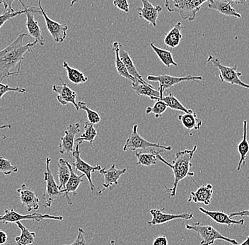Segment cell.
I'll list each match as a JSON object with an SVG mask.
<instances>
[{"label":"cell","mask_w":249,"mask_h":245,"mask_svg":"<svg viewBox=\"0 0 249 245\" xmlns=\"http://www.w3.org/2000/svg\"><path fill=\"white\" fill-rule=\"evenodd\" d=\"M29 35L25 33L19 34L9 46L0 51V81L18 76V73L12 71L14 68H17V71L21 73V63L24 60L25 55L31 52L33 48L38 43L34 41L24 44L23 39Z\"/></svg>","instance_id":"cell-1"},{"label":"cell","mask_w":249,"mask_h":245,"mask_svg":"<svg viewBox=\"0 0 249 245\" xmlns=\"http://www.w3.org/2000/svg\"><path fill=\"white\" fill-rule=\"evenodd\" d=\"M197 146H194L192 150H185V151L177 152L172 165L166 161L160 155V152L157 154V159L163 162L164 165L169 167L174 173V181L172 188H169L164 187L168 192H170V197H175L179 182H181L188 176L192 177L194 176V172L190 171V169L192 167L191 160L194 158V154L197 151Z\"/></svg>","instance_id":"cell-2"},{"label":"cell","mask_w":249,"mask_h":245,"mask_svg":"<svg viewBox=\"0 0 249 245\" xmlns=\"http://www.w3.org/2000/svg\"><path fill=\"white\" fill-rule=\"evenodd\" d=\"M209 0H165V7L170 13H177L183 21H194L202 4Z\"/></svg>","instance_id":"cell-3"},{"label":"cell","mask_w":249,"mask_h":245,"mask_svg":"<svg viewBox=\"0 0 249 245\" xmlns=\"http://www.w3.org/2000/svg\"><path fill=\"white\" fill-rule=\"evenodd\" d=\"M186 229L187 230L194 231L202 238L200 242L201 245H213L216 240H223L231 245H239V243L236 240L224 236L214 227L208 225L203 226L199 222L193 223V224H187Z\"/></svg>","instance_id":"cell-4"},{"label":"cell","mask_w":249,"mask_h":245,"mask_svg":"<svg viewBox=\"0 0 249 245\" xmlns=\"http://www.w3.org/2000/svg\"><path fill=\"white\" fill-rule=\"evenodd\" d=\"M205 63H210L215 66L219 71V79L222 82H227L231 85H237L249 90V84L241 81L242 73L237 72V65L233 67L226 66L222 65L218 59L213 56H209Z\"/></svg>","instance_id":"cell-5"},{"label":"cell","mask_w":249,"mask_h":245,"mask_svg":"<svg viewBox=\"0 0 249 245\" xmlns=\"http://www.w3.org/2000/svg\"><path fill=\"white\" fill-rule=\"evenodd\" d=\"M138 125H134L131 133L129 135L124 143V152L129 151H136L138 150H145L152 148H158V149L163 150L165 151H172V148L171 146H161L159 143H151V142L147 141L138 133Z\"/></svg>","instance_id":"cell-6"},{"label":"cell","mask_w":249,"mask_h":245,"mask_svg":"<svg viewBox=\"0 0 249 245\" xmlns=\"http://www.w3.org/2000/svg\"><path fill=\"white\" fill-rule=\"evenodd\" d=\"M51 158L47 157L46 160V171L44 172L45 181L46 183V191L43 193L44 204L43 207H51L54 200L62 195L61 190L59 189V185L56 183L52 170L51 168Z\"/></svg>","instance_id":"cell-7"},{"label":"cell","mask_w":249,"mask_h":245,"mask_svg":"<svg viewBox=\"0 0 249 245\" xmlns=\"http://www.w3.org/2000/svg\"><path fill=\"white\" fill-rule=\"evenodd\" d=\"M45 219L62 221H63L64 218L62 216H55V215L43 214V213H31L29 215H21V213L16 212L14 209L5 210L4 215L0 217V221H1L3 224L15 223L17 221H26V220H31V221L40 223V221Z\"/></svg>","instance_id":"cell-8"},{"label":"cell","mask_w":249,"mask_h":245,"mask_svg":"<svg viewBox=\"0 0 249 245\" xmlns=\"http://www.w3.org/2000/svg\"><path fill=\"white\" fill-rule=\"evenodd\" d=\"M147 79L149 82H157L160 84L159 87V91H160L161 97L162 98L163 93L166 90L174 87L177 84H180L182 82H186V81H198L202 80L203 77L202 76H185V77H174V76L169 75H148Z\"/></svg>","instance_id":"cell-9"},{"label":"cell","mask_w":249,"mask_h":245,"mask_svg":"<svg viewBox=\"0 0 249 245\" xmlns=\"http://www.w3.org/2000/svg\"><path fill=\"white\" fill-rule=\"evenodd\" d=\"M38 4L40 13L44 18L47 30L49 32L50 35L51 36L55 43H63L68 35V25L65 23H60L51 19L47 15L46 10L42 6V0H38Z\"/></svg>","instance_id":"cell-10"},{"label":"cell","mask_w":249,"mask_h":245,"mask_svg":"<svg viewBox=\"0 0 249 245\" xmlns=\"http://www.w3.org/2000/svg\"><path fill=\"white\" fill-rule=\"evenodd\" d=\"M79 146L80 145L77 144L75 149L72 152L73 158V167L75 169L76 171H80L82 174H85L89 183L91 191H94L96 188V186L93 183L92 179H91V174L96 171H100L101 167L100 165H96V166H91L89 164L84 161L80 157V151H79Z\"/></svg>","instance_id":"cell-11"},{"label":"cell","mask_w":249,"mask_h":245,"mask_svg":"<svg viewBox=\"0 0 249 245\" xmlns=\"http://www.w3.org/2000/svg\"><path fill=\"white\" fill-rule=\"evenodd\" d=\"M40 13V9L36 7H30L29 10L25 15L26 17V26L29 37L35 39L40 46H45L44 37L43 31L39 26L38 21L35 19L34 14Z\"/></svg>","instance_id":"cell-12"},{"label":"cell","mask_w":249,"mask_h":245,"mask_svg":"<svg viewBox=\"0 0 249 245\" xmlns=\"http://www.w3.org/2000/svg\"><path fill=\"white\" fill-rule=\"evenodd\" d=\"M164 210V207H163L162 209H152L149 213L152 215V218L150 221H148V226H157V225H163L178 219L192 220L194 218V215L192 213L171 214V213H163Z\"/></svg>","instance_id":"cell-13"},{"label":"cell","mask_w":249,"mask_h":245,"mask_svg":"<svg viewBox=\"0 0 249 245\" xmlns=\"http://www.w3.org/2000/svg\"><path fill=\"white\" fill-rule=\"evenodd\" d=\"M79 132H80V123H70L65 131V135L60 138V142L59 143L60 154H68V155L72 154L74 150L75 137Z\"/></svg>","instance_id":"cell-14"},{"label":"cell","mask_w":249,"mask_h":245,"mask_svg":"<svg viewBox=\"0 0 249 245\" xmlns=\"http://www.w3.org/2000/svg\"><path fill=\"white\" fill-rule=\"evenodd\" d=\"M60 80L61 81L62 85L54 84L52 87L53 92L57 94V101L62 106L71 104L75 108L77 112H79V108L78 107L77 103L76 102L77 93L71 90L65 82H62L61 79H60Z\"/></svg>","instance_id":"cell-15"},{"label":"cell","mask_w":249,"mask_h":245,"mask_svg":"<svg viewBox=\"0 0 249 245\" xmlns=\"http://www.w3.org/2000/svg\"><path fill=\"white\" fill-rule=\"evenodd\" d=\"M17 191L19 193L21 205L26 209L28 212L38 210L40 199L36 195L34 190L26 186V184H23Z\"/></svg>","instance_id":"cell-16"},{"label":"cell","mask_w":249,"mask_h":245,"mask_svg":"<svg viewBox=\"0 0 249 245\" xmlns=\"http://www.w3.org/2000/svg\"><path fill=\"white\" fill-rule=\"evenodd\" d=\"M141 1L142 7L138 9L139 10V18L147 21L153 27H157V19L160 12H162V7L160 5L154 6L148 0H141Z\"/></svg>","instance_id":"cell-17"},{"label":"cell","mask_w":249,"mask_h":245,"mask_svg":"<svg viewBox=\"0 0 249 245\" xmlns=\"http://www.w3.org/2000/svg\"><path fill=\"white\" fill-rule=\"evenodd\" d=\"M127 171V168L118 170L116 169V164H113L108 170L106 168H101L99 173L101 175L104 176V182L103 184L104 189L99 192V195H101L103 191H105L107 188H113V187L118 184V180L124 173Z\"/></svg>","instance_id":"cell-18"},{"label":"cell","mask_w":249,"mask_h":245,"mask_svg":"<svg viewBox=\"0 0 249 245\" xmlns=\"http://www.w3.org/2000/svg\"><path fill=\"white\" fill-rule=\"evenodd\" d=\"M68 167H69L70 170V176L69 180L67 182L65 185V188L61 190L62 194L65 196V199H67L68 205H72V202L70 199V194L72 193L73 196L77 195V191L79 186L84 182V176L85 174H81V175H77L75 171H74V168H72L70 162H68Z\"/></svg>","instance_id":"cell-19"},{"label":"cell","mask_w":249,"mask_h":245,"mask_svg":"<svg viewBox=\"0 0 249 245\" xmlns=\"http://www.w3.org/2000/svg\"><path fill=\"white\" fill-rule=\"evenodd\" d=\"M199 210L203 214L211 218L214 222L219 225H225L227 227H231V226H243L245 222L244 219L235 221L230 215L226 214L224 212L210 211V210H205L202 207H199Z\"/></svg>","instance_id":"cell-20"},{"label":"cell","mask_w":249,"mask_h":245,"mask_svg":"<svg viewBox=\"0 0 249 245\" xmlns=\"http://www.w3.org/2000/svg\"><path fill=\"white\" fill-rule=\"evenodd\" d=\"M213 194V185L210 184L201 186L196 191L191 192L188 202L195 204H203L209 206Z\"/></svg>","instance_id":"cell-21"},{"label":"cell","mask_w":249,"mask_h":245,"mask_svg":"<svg viewBox=\"0 0 249 245\" xmlns=\"http://www.w3.org/2000/svg\"><path fill=\"white\" fill-rule=\"evenodd\" d=\"M208 3L209 9L217 11L222 15L238 19L241 18V14L236 12L233 7L232 3L230 2L229 0H209Z\"/></svg>","instance_id":"cell-22"},{"label":"cell","mask_w":249,"mask_h":245,"mask_svg":"<svg viewBox=\"0 0 249 245\" xmlns=\"http://www.w3.org/2000/svg\"><path fill=\"white\" fill-rule=\"evenodd\" d=\"M132 89L139 96H146L152 101H158L161 99L160 91L155 90L151 84H146L140 81L132 82Z\"/></svg>","instance_id":"cell-23"},{"label":"cell","mask_w":249,"mask_h":245,"mask_svg":"<svg viewBox=\"0 0 249 245\" xmlns=\"http://www.w3.org/2000/svg\"><path fill=\"white\" fill-rule=\"evenodd\" d=\"M119 56L121 60L124 62V67L128 72L129 75L131 77L135 78L137 81H140V82L146 84H150L144 81L141 75H140V73H138L130 55L124 50V47L121 44H119Z\"/></svg>","instance_id":"cell-24"},{"label":"cell","mask_w":249,"mask_h":245,"mask_svg":"<svg viewBox=\"0 0 249 245\" xmlns=\"http://www.w3.org/2000/svg\"><path fill=\"white\" fill-rule=\"evenodd\" d=\"M184 29L181 22L176 23L175 26L168 32L165 37L164 42L165 45L171 49L177 48L180 44V40L183 38L181 31Z\"/></svg>","instance_id":"cell-25"},{"label":"cell","mask_w":249,"mask_h":245,"mask_svg":"<svg viewBox=\"0 0 249 245\" xmlns=\"http://www.w3.org/2000/svg\"><path fill=\"white\" fill-rule=\"evenodd\" d=\"M243 127H244L243 138L237 146L238 152H239V155H240V160H239L237 169H236L238 171H240L241 167L246 166V164H247L246 158H247L249 152V143L248 140H247V121H244Z\"/></svg>","instance_id":"cell-26"},{"label":"cell","mask_w":249,"mask_h":245,"mask_svg":"<svg viewBox=\"0 0 249 245\" xmlns=\"http://www.w3.org/2000/svg\"><path fill=\"white\" fill-rule=\"evenodd\" d=\"M178 120L188 130H200L202 125L201 119L197 117V113L193 111L191 113H185L178 115Z\"/></svg>","instance_id":"cell-27"},{"label":"cell","mask_w":249,"mask_h":245,"mask_svg":"<svg viewBox=\"0 0 249 245\" xmlns=\"http://www.w3.org/2000/svg\"><path fill=\"white\" fill-rule=\"evenodd\" d=\"M17 227L20 229L21 233L19 236L15 238L17 245H31L35 243L36 232H30L20 221L15 223Z\"/></svg>","instance_id":"cell-28"},{"label":"cell","mask_w":249,"mask_h":245,"mask_svg":"<svg viewBox=\"0 0 249 245\" xmlns=\"http://www.w3.org/2000/svg\"><path fill=\"white\" fill-rule=\"evenodd\" d=\"M163 150H160V151H155V150L151 149V153H143L142 152H135V156L138 159V165L144 167H150L157 165V154L158 152H164Z\"/></svg>","instance_id":"cell-29"},{"label":"cell","mask_w":249,"mask_h":245,"mask_svg":"<svg viewBox=\"0 0 249 245\" xmlns=\"http://www.w3.org/2000/svg\"><path fill=\"white\" fill-rule=\"evenodd\" d=\"M119 44L118 42H114L113 44V49L115 53V62H116V68L118 75L121 77L125 78L128 80L131 81L132 82H135L136 79L131 77L129 75L128 72L124 67V62L121 60L119 56Z\"/></svg>","instance_id":"cell-30"},{"label":"cell","mask_w":249,"mask_h":245,"mask_svg":"<svg viewBox=\"0 0 249 245\" xmlns=\"http://www.w3.org/2000/svg\"><path fill=\"white\" fill-rule=\"evenodd\" d=\"M151 48L153 50L154 52L157 55V57L160 59V61L162 62L165 66L170 68L171 66H177L178 64L174 60L173 55L170 51L158 48L153 43H150Z\"/></svg>","instance_id":"cell-31"},{"label":"cell","mask_w":249,"mask_h":245,"mask_svg":"<svg viewBox=\"0 0 249 245\" xmlns=\"http://www.w3.org/2000/svg\"><path fill=\"white\" fill-rule=\"evenodd\" d=\"M68 160H64L63 158H60L58 161V179L60 184H59V189L62 190L65 188L67 182L69 180L70 176V170L68 165Z\"/></svg>","instance_id":"cell-32"},{"label":"cell","mask_w":249,"mask_h":245,"mask_svg":"<svg viewBox=\"0 0 249 245\" xmlns=\"http://www.w3.org/2000/svg\"><path fill=\"white\" fill-rule=\"evenodd\" d=\"M63 68L66 70L67 75L70 82L75 84H84L88 81L83 73L75 68H71L67 62H63Z\"/></svg>","instance_id":"cell-33"},{"label":"cell","mask_w":249,"mask_h":245,"mask_svg":"<svg viewBox=\"0 0 249 245\" xmlns=\"http://www.w3.org/2000/svg\"><path fill=\"white\" fill-rule=\"evenodd\" d=\"M96 135L97 131L95 129L93 124L87 121L85 123V131L79 138L76 139L75 142L79 145L82 144L83 142H88L92 145Z\"/></svg>","instance_id":"cell-34"},{"label":"cell","mask_w":249,"mask_h":245,"mask_svg":"<svg viewBox=\"0 0 249 245\" xmlns=\"http://www.w3.org/2000/svg\"><path fill=\"white\" fill-rule=\"evenodd\" d=\"M161 99L166 103L168 108L172 109V110L178 111V112H184V113H191L193 112L192 109H186L178 99L175 97L174 94L169 93V94L163 95Z\"/></svg>","instance_id":"cell-35"},{"label":"cell","mask_w":249,"mask_h":245,"mask_svg":"<svg viewBox=\"0 0 249 245\" xmlns=\"http://www.w3.org/2000/svg\"><path fill=\"white\" fill-rule=\"evenodd\" d=\"M168 107L166 103L162 99L156 101L155 104L152 107H148L146 109L145 113L147 114L153 113L156 118H160L166 112Z\"/></svg>","instance_id":"cell-36"},{"label":"cell","mask_w":249,"mask_h":245,"mask_svg":"<svg viewBox=\"0 0 249 245\" xmlns=\"http://www.w3.org/2000/svg\"><path fill=\"white\" fill-rule=\"evenodd\" d=\"M77 104L79 109L85 111L89 122L92 123L93 125L98 124V123H100L101 116L97 112L90 109L89 108L87 107V104L84 101H79Z\"/></svg>","instance_id":"cell-37"},{"label":"cell","mask_w":249,"mask_h":245,"mask_svg":"<svg viewBox=\"0 0 249 245\" xmlns=\"http://www.w3.org/2000/svg\"><path fill=\"white\" fill-rule=\"evenodd\" d=\"M18 169L14 166L10 160L0 157V172L5 176L10 175L13 173L18 172Z\"/></svg>","instance_id":"cell-38"},{"label":"cell","mask_w":249,"mask_h":245,"mask_svg":"<svg viewBox=\"0 0 249 245\" xmlns=\"http://www.w3.org/2000/svg\"><path fill=\"white\" fill-rule=\"evenodd\" d=\"M30 9V7H26L23 9L22 10L17 11V12H11V11H7V12H3L2 15H0V29L4 26V23L15 18L17 16L22 15L23 14H26L28 11Z\"/></svg>","instance_id":"cell-39"},{"label":"cell","mask_w":249,"mask_h":245,"mask_svg":"<svg viewBox=\"0 0 249 245\" xmlns=\"http://www.w3.org/2000/svg\"><path fill=\"white\" fill-rule=\"evenodd\" d=\"M9 92L25 94L26 93L27 91H26V89L24 88H21V87H15V88H13V87H9V84H4L0 82V101H1L3 96H4L5 94H7V92Z\"/></svg>","instance_id":"cell-40"},{"label":"cell","mask_w":249,"mask_h":245,"mask_svg":"<svg viewBox=\"0 0 249 245\" xmlns=\"http://www.w3.org/2000/svg\"><path fill=\"white\" fill-rule=\"evenodd\" d=\"M16 0H0V4L4 6V12H7V11H11V12H15V9L12 7V4L15 2ZM20 4L22 6L23 9L27 7L25 5L24 3L23 2L22 0H18Z\"/></svg>","instance_id":"cell-41"},{"label":"cell","mask_w":249,"mask_h":245,"mask_svg":"<svg viewBox=\"0 0 249 245\" xmlns=\"http://www.w3.org/2000/svg\"><path fill=\"white\" fill-rule=\"evenodd\" d=\"M113 5L120 10L124 11L125 13L130 12V5L127 0H113Z\"/></svg>","instance_id":"cell-42"},{"label":"cell","mask_w":249,"mask_h":245,"mask_svg":"<svg viewBox=\"0 0 249 245\" xmlns=\"http://www.w3.org/2000/svg\"><path fill=\"white\" fill-rule=\"evenodd\" d=\"M88 245L85 238V230L82 228H78V234L75 240L70 245Z\"/></svg>","instance_id":"cell-43"},{"label":"cell","mask_w":249,"mask_h":245,"mask_svg":"<svg viewBox=\"0 0 249 245\" xmlns=\"http://www.w3.org/2000/svg\"><path fill=\"white\" fill-rule=\"evenodd\" d=\"M152 245H169V243L166 237L160 236L155 239Z\"/></svg>","instance_id":"cell-44"},{"label":"cell","mask_w":249,"mask_h":245,"mask_svg":"<svg viewBox=\"0 0 249 245\" xmlns=\"http://www.w3.org/2000/svg\"><path fill=\"white\" fill-rule=\"evenodd\" d=\"M231 218H234V217H247L249 218V209L247 210H243V211L236 212V213H231L230 215Z\"/></svg>","instance_id":"cell-45"},{"label":"cell","mask_w":249,"mask_h":245,"mask_svg":"<svg viewBox=\"0 0 249 245\" xmlns=\"http://www.w3.org/2000/svg\"><path fill=\"white\" fill-rule=\"evenodd\" d=\"M7 235L3 230H0V245H4L7 242Z\"/></svg>","instance_id":"cell-46"},{"label":"cell","mask_w":249,"mask_h":245,"mask_svg":"<svg viewBox=\"0 0 249 245\" xmlns=\"http://www.w3.org/2000/svg\"><path fill=\"white\" fill-rule=\"evenodd\" d=\"M232 4H244L247 0H229Z\"/></svg>","instance_id":"cell-47"},{"label":"cell","mask_w":249,"mask_h":245,"mask_svg":"<svg viewBox=\"0 0 249 245\" xmlns=\"http://www.w3.org/2000/svg\"><path fill=\"white\" fill-rule=\"evenodd\" d=\"M12 129V126L10 124L2 125L0 126V130H3V129Z\"/></svg>","instance_id":"cell-48"},{"label":"cell","mask_w":249,"mask_h":245,"mask_svg":"<svg viewBox=\"0 0 249 245\" xmlns=\"http://www.w3.org/2000/svg\"><path fill=\"white\" fill-rule=\"evenodd\" d=\"M239 245H249V236L247 237V239H246V240Z\"/></svg>","instance_id":"cell-49"},{"label":"cell","mask_w":249,"mask_h":245,"mask_svg":"<svg viewBox=\"0 0 249 245\" xmlns=\"http://www.w3.org/2000/svg\"><path fill=\"white\" fill-rule=\"evenodd\" d=\"M77 0H71V4H70V7H73V6L74 5V4L77 2Z\"/></svg>","instance_id":"cell-50"},{"label":"cell","mask_w":249,"mask_h":245,"mask_svg":"<svg viewBox=\"0 0 249 245\" xmlns=\"http://www.w3.org/2000/svg\"><path fill=\"white\" fill-rule=\"evenodd\" d=\"M110 245H116V242H115V240H111V242H110Z\"/></svg>","instance_id":"cell-51"},{"label":"cell","mask_w":249,"mask_h":245,"mask_svg":"<svg viewBox=\"0 0 249 245\" xmlns=\"http://www.w3.org/2000/svg\"><path fill=\"white\" fill-rule=\"evenodd\" d=\"M0 217H1V215H0Z\"/></svg>","instance_id":"cell-52"}]
</instances>
